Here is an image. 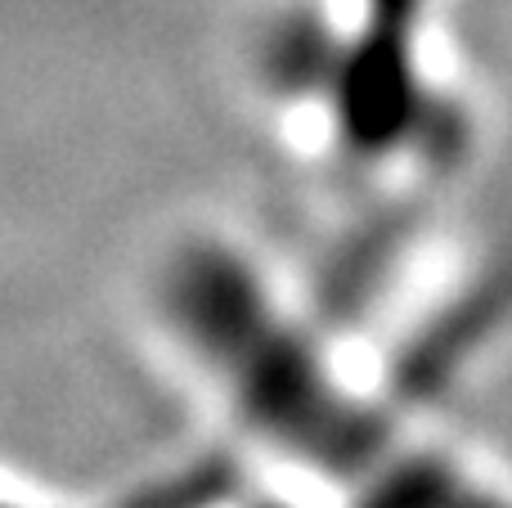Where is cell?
Here are the masks:
<instances>
[{
	"mask_svg": "<svg viewBox=\"0 0 512 508\" xmlns=\"http://www.w3.org/2000/svg\"><path fill=\"white\" fill-rule=\"evenodd\" d=\"M162 315L225 410L342 508H512L490 477L355 396L234 252L216 243L176 252Z\"/></svg>",
	"mask_w": 512,
	"mask_h": 508,
	"instance_id": "6da1fadb",
	"label": "cell"
}]
</instances>
